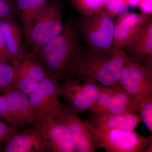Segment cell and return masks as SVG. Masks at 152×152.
I'll list each match as a JSON object with an SVG mask.
<instances>
[{
    "instance_id": "cell-17",
    "label": "cell",
    "mask_w": 152,
    "mask_h": 152,
    "mask_svg": "<svg viewBox=\"0 0 152 152\" xmlns=\"http://www.w3.org/2000/svg\"><path fill=\"white\" fill-rule=\"evenodd\" d=\"M151 16L148 17L145 23L132 41L124 48L128 55L140 61L152 57Z\"/></svg>"
},
{
    "instance_id": "cell-30",
    "label": "cell",
    "mask_w": 152,
    "mask_h": 152,
    "mask_svg": "<svg viewBox=\"0 0 152 152\" xmlns=\"http://www.w3.org/2000/svg\"><path fill=\"white\" fill-rule=\"evenodd\" d=\"M127 1L129 7H137L138 0H127Z\"/></svg>"
},
{
    "instance_id": "cell-6",
    "label": "cell",
    "mask_w": 152,
    "mask_h": 152,
    "mask_svg": "<svg viewBox=\"0 0 152 152\" xmlns=\"http://www.w3.org/2000/svg\"><path fill=\"white\" fill-rule=\"evenodd\" d=\"M2 119L17 130L40 123L28 96L12 85L1 91Z\"/></svg>"
},
{
    "instance_id": "cell-20",
    "label": "cell",
    "mask_w": 152,
    "mask_h": 152,
    "mask_svg": "<svg viewBox=\"0 0 152 152\" xmlns=\"http://www.w3.org/2000/svg\"><path fill=\"white\" fill-rule=\"evenodd\" d=\"M72 5L84 16L91 15L104 9V0H71Z\"/></svg>"
},
{
    "instance_id": "cell-21",
    "label": "cell",
    "mask_w": 152,
    "mask_h": 152,
    "mask_svg": "<svg viewBox=\"0 0 152 152\" xmlns=\"http://www.w3.org/2000/svg\"><path fill=\"white\" fill-rule=\"evenodd\" d=\"M16 76L14 66L0 53V91L12 84Z\"/></svg>"
},
{
    "instance_id": "cell-11",
    "label": "cell",
    "mask_w": 152,
    "mask_h": 152,
    "mask_svg": "<svg viewBox=\"0 0 152 152\" xmlns=\"http://www.w3.org/2000/svg\"><path fill=\"white\" fill-rule=\"evenodd\" d=\"M40 124L46 152H75L72 138L63 122L55 117L42 121Z\"/></svg>"
},
{
    "instance_id": "cell-9",
    "label": "cell",
    "mask_w": 152,
    "mask_h": 152,
    "mask_svg": "<svg viewBox=\"0 0 152 152\" xmlns=\"http://www.w3.org/2000/svg\"><path fill=\"white\" fill-rule=\"evenodd\" d=\"M28 96L39 122L55 118L61 105V84L49 76L40 82L37 88Z\"/></svg>"
},
{
    "instance_id": "cell-2",
    "label": "cell",
    "mask_w": 152,
    "mask_h": 152,
    "mask_svg": "<svg viewBox=\"0 0 152 152\" xmlns=\"http://www.w3.org/2000/svg\"><path fill=\"white\" fill-rule=\"evenodd\" d=\"M81 50L76 29L69 21L58 35L34 55L49 76L59 81L66 79L70 66Z\"/></svg>"
},
{
    "instance_id": "cell-13",
    "label": "cell",
    "mask_w": 152,
    "mask_h": 152,
    "mask_svg": "<svg viewBox=\"0 0 152 152\" xmlns=\"http://www.w3.org/2000/svg\"><path fill=\"white\" fill-rule=\"evenodd\" d=\"M5 152H45L42 130L40 124L29 125L4 144Z\"/></svg>"
},
{
    "instance_id": "cell-15",
    "label": "cell",
    "mask_w": 152,
    "mask_h": 152,
    "mask_svg": "<svg viewBox=\"0 0 152 152\" xmlns=\"http://www.w3.org/2000/svg\"><path fill=\"white\" fill-rule=\"evenodd\" d=\"M141 121L137 111L119 114H103L95 115L91 123L99 129H117L134 131Z\"/></svg>"
},
{
    "instance_id": "cell-1",
    "label": "cell",
    "mask_w": 152,
    "mask_h": 152,
    "mask_svg": "<svg viewBox=\"0 0 152 152\" xmlns=\"http://www.w3.org/2000/svg\"><path fill=\"white\" fill-rule=\"evenodd\" d=\"M127 57L122 48L108 52L81 49L70 66L65 79H91L105 86L118 84L121 71Z\"/></svg>"
},
{
    "instance_id": "cell-16",
    "label": "cell",
    "mask_w": 152,
    "mask_h": 152,
    "mask_svg": "<svg viewBox=\"0 0 152 152\" xmlns=\"http://www.w3.org/2000/svg\"><path fill=\"white\" fill-rule=\"evenodd\" d=\"M48 0H14L16 14L21 22L26 41Z\"/></svg>"
},
{
    "instance_id": "cell-7",
    "label": "cell",
    "mask_w": 152,
    "mask_h": 152,
    "mask_svg": "<svg viewBox=\"0 0 152 152\" xmlns=\"http://www.w3.org/2000/svg\"><path fill=\"white\" fill-rule=\"evenodd\" d=\"M61 96L67 101L77 114L92 107L100 94L102 85L94 80L77 77L67 79L61 84Z\"/></svg>"
},
{
    "instance_id": "cell-8",
    "label": "cell",
    "mask_w": 152,
    "mask_h": 152,
    "mask_svg": "<svg viewBox=\"0 0 152 152\" xmlns=\"http://www.w3.org/2000/svg\"><path fill=\"white\" fill-rule=\"evenodd\" d=\"M119 84L140 103L152 97V73L141 61L129 55L122 68Z\"/></svg>"
},
{
    "instance_id": "cell-31",
    "label": "cell",
    "mask_w": 152,
    "mask_h": 152,
    "mask_svg": "<svg viewBox=\"0 0 152 152\" xmlns=\"http://www.w3.org/2000/svg\"><path fill=\"white\" fill-rule=\"evenodd\" d=\"M1 93L0 91V100H1ZM3 114L2 112L1 109V105H0V118L2 119Z\"/></svg>"
},
{
    "instance_id": "cell-5",
    "label": "cell",
    "mask_w": 152,
    "mask_h": 152,
    "mask_svg": "<svg viewBox=\"0 0 152 152\" xmlns=\"http://www.w3.org/2000/svg\"><path fill=\"white\" fill-rule=\"evenodd\" d=\"M62 4L58 1H48L26 41L34 54L39 51L62 31L64 23Z\"/></svg>"
},
{
    "instance_id": "cell-12",
    "label": "cell",
    "mask_w": 152,
    "mask_h": 152,
    "mask_svg": "<svg viewBox=\"0 0 152 152\" xmlns=\"http://www.w3.org/2000/svg\"><path fill=\"white\" fill-rule=\"evenodd\" d=\"M149 16L125 11L115 20L113 49H123L132 41Z\"/></svg>"
},
{
    "instance_id": "cell-18",
    "label": "cell",
    "mask_w": 152,
    "mask_h": 152,
    "mask_svg": "<svg viewBox=\"0 0 152 152\" xmlns=\"http://www.w3.org/2000/svg\"><path fill=\"white\" fill-rule=\"evenodd\" d=\"M140 102L119 84L114 86L111 99L104 114H119L138 111Z\"/></svg>"
},
{
    "instance_id": "cell-10",
    "label": "cell",
    "mask_w": 152,
    "mask_h": 152,
    "mask_svg": "<svg viewBox=\"0 0 152 152\" xmlns=\"http://www.w3.org/2000/svg\"><path fill=\"white\" fill-rule=\"evenodd\" d=\"M56 117L66 126L73 143L75 152H94L98 147L86 121L70 107L61 104Z\"/></svg>"
},
{
    "instance_id": "cell-23",
    "label": "cell",
    "mask_w": 152,
    "mask_h": 152,
    "mask_svg": "<svg viewBox=\"0 0 152 152\" xmlns=\"http://www.w3.org/2000/svg\"><path fill=\"white\" fill-rule=\"evenodd\" d=\"M39 83L27 76L16 75L12 85L22 93L28 96L37 88Z\"/></svg>"
},
{
    "instance_id": "cell-29",
    "label": "cell",
    "mask_w": 152,
    "mask_h": 152,
    "mask_svg": "<svg viewBox=\"0 0 152 152\" xmlns=\"http://www.w3.org/2000/svg\"><path fill=\"white\" fill-rule=\"evenodd\" d=\"M0 53H1L2 54L4 55L7 58V59L12 64V60L10 55V53H9L6 47L1 31H0Z\"/></svg>"
},
{
    "instance_id": "cell-19",
    "label": "cell",
    "mask_w": 152,
    "mask_h": 152,
    "mask_svg": "<svg viewBox=\"0 0 152 152\" xmlns=\"http://www.w3.org/2000/svg\"><path fill=\"white\" fill-rule=\"evenodd\" d=\"M13 66L16 75L27 76L39 83L49 76L34 55L30 52H26L22 58Z\"/></svg>"
},
{
    "instance_id": "cell-14",
    "label": "cell",
    "mask_w": 152,
    "mask_h": 152,
    "mask_svg": "<svg viewBox=\"0 0 152 152\" xmlns=\"http://www.w3.org/2000/svg\"><path fill=\"white\" fill-rule=\"evenodd\" d=\"M0 31L10 53L12 63L15 64L23 56L25 51L23 44V31L15 16L0 18Z\"/></svg>"
},
{
    "instance_id": "cell-27",
    "label": "cell",
    "mask_w": 152,
    "mask_h": 152,
    "mask_svg": "<svg viewBox=\"0 0 152 152\" xmlns=\"http://www.w3.org/2000/svg\"><path fill=\"white\" fill-rule=\"evenodd\" d=\"M16 15L14 0H0V18Z\"/></svg>"
},
{
    "instance_id": "cell-28",
    "label": "cell",
    "mask_w": 152,
    "mask_h": 152,
    "mask_svg": "<svg viewBox=\"0 0 152 152\" xmlns=\"http://www.w3.org/2000/svg\"><path fill=\"white\" fill-rule=\"evenodd\" d=\"M152 0H138V6L142 13L147 15H152Z\"/></svg>"
},
{
    "instance_id": "cell-22",
    "label": "cell",
    "mask_w": 152,
    "mask_h": 152,
    "mask_svg": "<svg viewBox=\"0 0 152 152\" xmlns=\"http://www.w3.org/2000/svg\"><path fill=\"white\" fill-rule=\"evenodd\" d=\"M114 90V86H102L100 94L91 110L95 115L104 114L108 106Z\"/></svg>"
},
{
    "instance_id": "cell-25",
    "label": "cell",
    "mask_w": 152,
    "mask_h": 152,
    "mask_svg": "<svg viewBox=\"0 0 152 152\" xmlns=\"http://www.w3.org/2000/svg\"><path fill=\"white\" fill-rule=\"evenodd\" d=\"M129 7L127 0H104V10L116 16L127 10Z\"/></svg>"
},
{
    "instance_id": "cell-26",
    "label": "cell",
    "mask_w": 152,
    "mask_h": 152,
    "mask_svg": "<svg viewBox=\"0 0 152 152\" xmlns=\"http://www.w3.org/2000/svg\"><path fill=\"white\" fill-rule=\"evenodd\" d=\"M0 118V145H4L18 133V130Z\"/></svg>"
},
{
    "instance_id": "cell-24",
    "label": "cell",
    "mask_w": 152,
    "mask_h": 152,
    "mask_svg": "<svg viewBox=\"0 0 152 152\" xmlns=\"http://www.w3.org/2000/svg\"><path fill=\"white\" fill-rule=\"evenodd\" d=\"M138 110L144 124L151 134L152 133V97L140 103Z\"/></svg>"
},
{
    "instance_id": "cell-4",
    "label": "cell",
    "mask_w": 152,
    "mask_h": 152,
    "mask_svg": "<svg viewBox=\"0 0 152 152\" xmlns=\"http://www.w3.org/2000/svg\"><path fill=\"white\" fill-rule=\"evenodd\" d=\"M98 148L107 152H145L152 145V136L145 137L134 131L95 128L86 121Z\"/></svg>"
},
{
    "instance_id": "cell-3",
    "label": "cell",
    "mask_w": 152,
    "mask_h": 152,
    "mask_svg": "<svg viewBox=\"0 0 152 152\" xmlns=\"http://www.w3.org/2000/svg\"><path fill=\"white\" fill-rule=\"evenodd\" d=\"M116 16L104 9L91 15L84 16L78 29L88 50L96 52L113 50Z\"/></svg>"
}]
</instances>
